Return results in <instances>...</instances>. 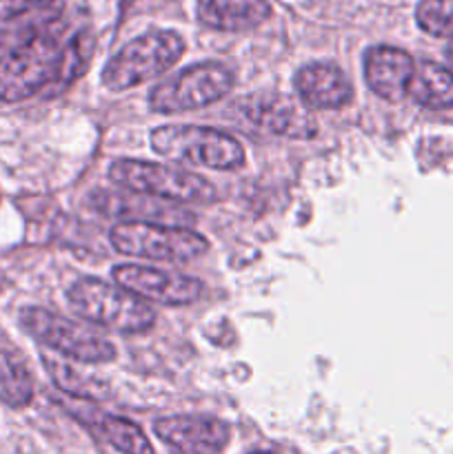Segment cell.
<instances>
[{"mask_svg": "<svg viewBox=\"0 0 453 454\" xmlns=\"http://www.w3.org/2000/svg\"><path fill=\"white\" fill-rule=\"evenodd\" d=\"M52 0H0V22H12L44 7Z\"/></svg>", "mask_w": 453, "mask_h": 454, "instance_id": "cell-19", "label": "cell"}, {"mask_svg": "<svg viewBox=\"0 0 453 454\" xmlns=\"http://www.w3.org/2000/svg\"><path fill=\"white\" fill-rule=\"evenodd\" d=\"M447 56H449V65H451V69H453V43L449 44V51H447Z\"/></svg>", "mask_w": 453, "mask_h": 454, "instance_id": "cell-20", "label": "cell"}, {"mask_svg": "<svg viewBox=\"0 0 453 454\" xmlns=\"http://www.w3.org/2000/svg\"><path fill=\"white\" fill-rule=\"evenodd\" d=\"M109 242L120 255L155 262H191L209 251V242L195 231L155 222H120Z\"/></svg>", "mask_w": 453, "mask_h": 454, "instance_id": "cell-6", "label": "cell"}, {"mask_svg": "<svg viewBox=\"0 0 453 454\" xmlns=\"http://www.w3.org/2000/svg\"><path fill=\"white\" fill-rule=\"evenodd\" d=\"M251 454H274V452H251Z\"/></svg>", "mask_w": 453, "mask_h": 454, "instance_id": "cell-21", "label": "cell"}, {"mask_svg": "<svg viewBox=\"0 0 453 454\" xmlns=\"http://www.w3.org/2000/svg\"><path fill=\"white\" fill-rule=\"evenodd\" d=\"M154 433L173 454H220L231 437L225 421L200 415L163 417Z\"/></svg>", "mask_w": 453, "mask_h": 454, "instance_id": "cell-11", "label": "cell"}, {"mask_svg": "<svg viewBox=\"0 0 453 454\" xmlns=\"http://www.w3.org/2000/svg\"><path fill=\"white\" fill-rule=\"evenodd\" d=\"M416 20L426 34L453 38V0H422L416 9Z\"/></svg>", "mask_w": 453, "mask_h": 454, "instance_id": "cell-18", "label": "cell"}, {"mask_svg": "<svg viewBox=\"0 0 453 454\" xmlns=\"http://www.w3.org/2000/svg\"><path fill=\"white\" fill-rule=\"evenodd\" d=\"M151 149L173 162L231 171L244 164V149L234 136L194 124H167L151 131Z\"/></svg>", "mask_w": 453, "mask_h": 454, "instance_id": "cell-3", "label": "cell"}, {"mask_svg": "<svg viewBox=\"0 0 453 454\" xmlns=\"http://www.w3.org/2000/svg\"><path fill=\"white\" fill-rule=\"evenodd\" d=\"M20 326L44 348L83 364H109L115 359V346L76 319L27 306L20 310Z\"/></svg>", "mask_w": 453, "mask_h": 454, "instance_id": "cell-7", "label": "cell"}, {"mask_svg": "<svg viewBox=\"0 0 453 454\" xmlns=\"http://www.w3.org/2000/svg\"><path fill=\"white\" fill-rule=\"evenodd\" d=\"M67 300L76 315L115 333L136 335L155 324V313L140 297L96 278L78 279L67 291Z\"/></svg>", "mask_w": 453, "mask_h": 454, "instance_id": "cell-2", "label": "cell"}, {"mask_svg": "<svg viewBox=\"0 0 453 454\" xmlns=\"http://www.w3.org/2000/svg\"><path fill=\"white\" fill-rule=\"evenodd\" d=\"M198 20L218 31H249L271 16L266 0H198Z\"/></svg>", "mask_w": 453, "mask_h": 454, "instance_id": "cell-14", "label": "cell"}, {"mask_svg": "<svg viewBox=\"0 0 453 454\" xmlns=\"http://www.w3.org/2000/svg\"><path fill=\"white\" fill-rule=\"evenodd\" d=\"M67 44L56 25H47L0 58V100L20 102L47 87H60Z\"/></svg>", "mask_w": 453, "mask_h": 454, "instance_id": "cell-1", "label": "cell"}, {"mask_svg": "<svg viewBox=\"0 0 453 454\" xmlns=\"http://www.w3.org/2000/svg\"><path fill=\"white\" fill-rule=\"evenodd\" d=\"M407 98L426 109H449L453 106V71L429 60L420 62L409 80Z\"/></svg>", "mask_w": 453, "mask_h": 454, "instance_id": "cell-15", "label": "cell"}, {"mask_svg": "<svg viewBox=\"0 0 453 454\" xmlns=\"http://www.w3.org/2000/svg\"><path fill=\"white\" fill-rule=\"evenodd\" d=\"M293 82L306 109H342L354 98V87L345 71L329 62H314V65L302 67Z\"/></svg>", "mask_w": 453, "mask_h": 454, "instance_id": "cell-12", "label": "cell"}, {"mask_svg": "<svg viewBox=\"0 0 453 454\" xmlns=\"http://www.w3.org/2000/svg\"><path fill=\"white\" fill-rule=\"evenodd\" d=\"M413 71L416 62L402 49L373 47L364 56V78L371 91L382 100H404Z\"/></svg>", "mask_w": 453, "mask_h": 454, "instance_id": "cell-13", "label": "cell"}, {"mask_svg": "<svg viewBox=\"0 0 453 454\" xmlns=\"http://www.w3.org/2000/svg\"><path fill=\"white\" fill-rule=\"evenodd\" d=\"M109 177L131 193L164 200V202L209 204L218 200L211 182L169 164L123 158L111 164Z\"/></svg>", "mask_w": 453, "mask_h": 454, "instance_id": "cell-4", "label": "cell"}, {"mask_svg": "<svg viewBox=\"0 0 453 454\" xmlns=\"http://www.w3.org/2000/svg\"><path fill=\"white\" fill-rule=\"evenodd\" d=\"M115 284L124 291L133 293L140 300L158 301L164 306H185L191 304L203 293V284L195 278H187L180 273L151 269L140 264H123L111 270Z\"/></svg>", "mask_w": 453, "mask_h": 454, "instance_id": "cell-10", "label": "cell"}, {"mask_svg": "<svg viewBox=\"0 0 453 454\" xmlns=\"http://www.w3.org/2000/svg\"><path fill=\"white\" fill-rule=\"evenodd\" d=\"M185 53V40L176 31H149L133 38L109 58L102 71V84L109 91H127L149 82L176 65Z\"/></svg>", "mask_w": 453, "mask_h": 454, "instance_id": "cell-5", "label": "cell"}, {"mask_svg": "<svg viewBox=\"0 0 453 454\" xmlns=\"http://www.w3.org/2000/svg\"><path fill=\"white\" fill-rule=\"evenodd\" d=\"M34 399V380L25 364L9 350L0 348V402L25 408Z\"/></svg>", "mask_w": 453, "mask_h": 454, "instance_id": "cell-17", "label": "cell"}, {"mask_svg": "<svg viewBox=\"0 0 453 454\" xmlns=\"http://www.w3.org/2000/svg\"><path fill=\"white\" fill-rule=\"evenodd\" d=\"M234 71L222 62H198L155 84L149 93L154 114H182L218 102L231 91Z\"/></svg>", "mask_w": 453, "mask_h": 454, "instance_id": "cell-8", "label": "cell"}, {"mask_svg": "<svg viewBox=\"0 0 453 454\" xmlns=\"http://www.w3.org/2000/svg\"><path fill=\"white\" fill-rule=\"evenodd\" d=\"M87 424L109 443L111 448H115L123 454H155L151 448L147 434L138 428L136 424H131L129 419L114 415H96V419H87Z\"/></svg>", "mask_w": 453, "mask_h": 454, "instance_id": "cell-16", "label": "cell"}, {"mask_svg": "<svg viewBox=\"0 0 453 454\" xmlns=\"http://www.w3.org/2000/svg\"><path fill=\"white\" fill-rule=\"evenodd\" d=\"M235 109L249 122L274 136L309 140L318 133V124L309 109L300 100H293L282 93H253V96L240 98L235 102Z\"/></svg>", "mask_w": 453, "mask_h": 454, "instance_id": "cell-9", "label": "cell"}]
</instances>
